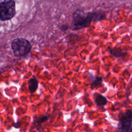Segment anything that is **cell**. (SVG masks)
<instances>
[{"label":"cell","mask_w":132,"mask_h":132,"mask_svg":"<svg viewBox=\"0 0 132 132\" xmlns=\"http://www.w3.org/2000/svg\"><path fill=\"white\" fill-rule=\"evenodd\" d=\"M106 19L105 13L101 10L85 13L80 8L77 9L72 15V27L74 30L88 27L92 21H100Z\"/></svg>","instance_id":"cell-1"},{"label":"cell","mask_w":132,"mask_h":132,"mask_svg":"<svg viewBox=\"0 0 132 132\" xmlns=\"http://www.w3.org/2000/svg\"><path fill=\"white\" fill-rule=\"evenodd\" d=\"M11 49L15 57H20L30 52L31 45L29 41L23 38H18L11 42Z\"/></svg>","instance_id":"cell-2"},{"label":"cell","mask_w":132,"mask_h":132,"mask_svg":"<svg viewBox=\"0 0 132 132\" xmlns=\"http://www.w3.org/2000/svg\"><path fill=\"white\" fill-rule=\"evenodd\" d=\"M15 13V2L14 1H4L0 3V20L2 21L12 19Z\"/></svg>","instance_id":"cell-3"},{"label":"cell","mask_w":132,"mask_h":132,"mask_svg":"<svg viewBox=\"0 0 132 132\" xmlns=\"http://www.w3.org/2000/svg\"><path fill=\"white\" fill-rule=\"evenodd\" d=\"M119 132H132V110H126L119 118Z\"/></svg>","instance_id":"cell-4"},{"label":"cell","mask_w":132,"mask_h":132,"mask_svg":"<svg viewBox=\"0 0 132 132\" xmlns=\"http://www.w3.org/2000/svg\"><path fill=\"white\" fill-rule=\"evenodd\" d=\"M95 96L94 101L96 104L99 106H104L107 103L106 98L100 94H96Z\"/></svg>","instance_id":"cell-5"},{"label":"cell","mask_w":132,"mask_h":132,"mask_svg":"<svg viewBox=\"0 0 132 132\" xmlns=\"http://www.w3.org/2000/svg\"><path fill=\"white\" fill-rule=\"evenodd\" d=\"M38 87V81L36 78H32L28 81V88L31 93L35 92Z\"/></svg>","instance_id":"cell-6"},{"label":"cell","mask_w":132,"mask_h":132,"mask_svg":"<svg viewBox=\"0 0 132 132\" xmlns=\"http://www.w3.org/2000/svg\"><path fill=\"white\" fill-rule=\"evenodd\" d=\"M103 82V78L100 76H96L92 81L91 84V88L93 89L101 86Z\"/></svg>","instance_id":"cell-7"},{"label":"cell","mask_w":132,"mask_h":132,"mask_svg":"<svg viewBox=\"0 0 132 132\" xmlns=\"http://www.w3.org/2000/svg\"><path fill=\"white\" fill-rule=\"evenodd\" d=\"M110 53L113 55L114 56L116 57H121L123 55L124 53H122V52H121L120 51H119L117 49H111L110 50Z\"/></svg>","instance_id":"cell-8"},{"label":"cell","mask_w":132,"mask_h":132,"mask_svg":"<svg viewBox=\"0 0 132 132\" xmlns=\"http://www.w3.org/2000/svg\"><path fill=\"white\" fill-rule=\"evenodd\" d=\"M47 117L46 116H44L43 117H42L41 118H40L38 121L37 122L39 123H42L44 122H45V121H46L47 120Z\"/></svg>","instance_id":"cell-9"},{"label":"cell","mask_w":132,"mask_h":132,"mask_svg":"<svg viewBox=\"0 0 132 132\" xmlns=\"http://www.w3.org/2000/svg\"><path fill=\"white\" fill-rule=\"evenodd\" d=\"M67 28H68V26L66 25H62L61 27V29H62V30H65L67 29Z\"/></svg>","instance_id":"cell-10"},{"label":"cell","mask_w":132,"mask_h":132,"mask_svg":"<svg viewBox=\"0 0 132 132\" xmlns=\"http://www.w3.org/2000/svg\"><path fill=\"white\" fill-rule=\"evenodd\" d=\"M13 126L15 127V128H19V127H20V125L19 123L18 122V123H16L13 124Z\"/></svg>","instance_id":"cell-11"},{"label":"cell","mask_w":132,"mask_h":132,"mask_svg":"<svg viewBox=\"0 0 132 132\" xmlns=\"http://www.w3.org/2000/svg\"><path fill=\"white\" fill-rule=\"evenodd\" d=\"M0 73H1V72H0Z\"/></svg>","instance_id":"cell-12"}]
</instances>
